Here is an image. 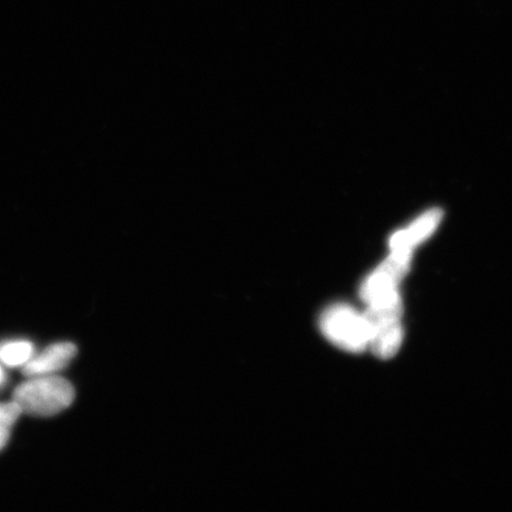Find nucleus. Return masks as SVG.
I'll use <instances>...</instances> for the list:
<instances>
[{
	"label": "nucleus",
	"mask_w": 512,
	"mask_h": 512,
	"mask_svg": "<svg viewBox=\"0 0 512 512\" xmlns=\"http://www.w3.org/2000/svg\"><path fill=\"white\" fill-rule=\"evenodd\" d=\"M29 379L19 384L12 400L22 409V413L53 416L72 405L75 390L68 380L55 375L29 377Z\"/></svg>",
	"instance_id": "1"
},
{
	"label": "nucleus",
	"mask_w": 512,
	"mask_h": 512,
	"mask_svg": "<svg viewBox=\"0 0 512 512\" xmlns=\"http://www.w3.org/2000/svg\"><path fill=\"white\" fill-rule=\"evenodd\" d=\"M368 305L364 319L369 329V345L377 356L392 357L398 351L402 338L399 294L396 291L384 294Z\"/></svg>",
	"instance_id": "2"
},
{
	"label": "nucleus",
	"mask_w": 512,
	"mask_h": 512,
	"mask_svg": "<svg viewBox=\"0 0 512 512\" xmlns=\"http://www.w3.org/2000/svg\"><path fill=\"white\" fill-rule=\"evenodd\" d=\"M319 325L324 336L341 349L362 352L369 345L370 335L366 319L350 306L329 307L320 317Z\"/></svg>",
	"instance_id": "3"
},
{
	"label": "nucleus",
	"mask_w": 512,
	"mask_h": 512,
	"mask_svg": "<svg viewBox=\"0 0 512 512\" xmlns=\"http://www.w3.org/2000/svg\"><path fill=\"white\" fill-rule=\"evenodd\" d=\"M392 255L377 268V271L363 285L361 296L364 302L384 296V294L396 291L403 275L406 274L411 259L409 251H392Z\"/></svg>",
	"instance_id": "4"
},
{
	"label": "nucleus",
	"mask_w": 512,
	"mask_h": 512,
	"mask_svg": "<svg viewBox=\"0 0 512 512\" xmlns=\"http://www.w3.org/2000/svg\"><path fill=\"white\" fill-rule=\"evenodd\" d=\"M76 354H78V348L73 343L63 342L50 345L25 364L23 374L27 377L55 375L66 368Z\"/></svg>",
	"instance_id": "5"
},
{
	"label": "nucleus",
	"mask_w": 512,
	"mask_h": 512,
	"mask_svg": "<svg viewBox=\"0 0 512 512\" xmlns=\"http://www.w3.org/2000/svg\"><path fill=\"white\" fill-rule=\"evenodd\" d=\"M440 219L441 213L439 210L428 211L418 221H415L411 227L394 235L392 241H390V248H392V251L411 252L416 243L425 240L433 232Z\"/></svg>",
	"instance_id": "6"
},
{
	"label": "nucleus",
	"mask_w": 512,
	"mask_h": 512,
	"mask_svg": "<svg viewBox=\"0 0 512 512\" xmlns=\"http://www.w3.org/2000/svg\"><path fill=\"white\" fill-rule=\"evenodd\" d=\"M34 355V345L27 341L6 342L0 345V361L8 367H24Z\"/></svg>",
	"instance_id": "7"
},
{
	"label": "nucleus",
	"mask_w": 512,
	"mask_h": 512,
	"mask_svg": "<svg viewBox=\"0 0 512 512\" xmlns=\"http://www.w3.org/2000/svg\"><path fill=\"white\" fill-rule=\"evenodd\" d=\"M21 414L22 409L15 401L0 403V451L8 444L12 427Z\"/></svg>",
	"instance_id": "8"
},
{
	"label": "nucleus",
	"mask_w": 512,
	"mask_h": 512,
	"mask_svg": "<svg viewBox=\"0 0 512 512\" xmlns=\"http://www.w3.org/2000/svg\"><path fill=\"white\" fill-rule=\"evenodd\" d=\"M6 381V374L2 366H0V387L3 386V384Z\"/></svg>",
	"instance_id": "9"
}]
</instances>
